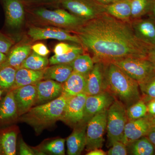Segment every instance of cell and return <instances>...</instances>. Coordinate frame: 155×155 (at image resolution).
<instances>
[{
    "mask_svg": "<svg viewBox=\"0 0 155 155\" xmlns=\"http://www.w3.org/2000/svg\"><path fill=\"white\" fill-rule=\"evenodd\" d=\"M49 64V59L46 57L39 55L33 51L25 59L20 68L39 71L44 70Z\"/></svg>",
    "mask_w": 155,
    "mask_h": 155,
    "instance_id": "29",
    "label": "cell"
},
{
    "mask_svg": "<svg viewBox=\"0 0 155 155\" xmlns=\"http://www.w3.org/2000/svg\"><path fill=\"white\" fill-rule=\"evenodd\" d=\"M71 31L57 27H31L28 29V36L34 41L41 40H58L61 41H68L81 45V42L76 35H72Z\"/></svg>",
    "mask_w": 155,
    "mask_h": 155,
    "instance_id": "10",
    "label": "cell"
},
{
    "mask_svg": "<svg viewBox=\"0 0 155 155\" xmlns=\"http://www.w3.org/2000/svg\"><path fill=\"white\" fill-rule=\"evenodd\" d=\"M77 46V45L69 44L67 43H59L55 46L54 51L55 54L61 55L70 51Z\"/></svg>",
    "mask_w": 155,
    "mask_h": 155,
    "instance_id": "37",
    "label": "cell"
},
{
    "mask_svg": "<svg viewBox=\"0 0 155 155\" xmlns=\"http://www.w3.org/2000/svg\"><path fill=\"white\" fill-rule=\"evenodd\" d=\"M148 16L152 17L155 19V0H153L152 5L150 11Z\"/></svg>",
    "mask_w": 155,
    "mask_h": 155,
    "instance_id": "46",
    "label": "cell"
},
{
    "mask_svg": "<svg viewBox=\"0 0 155 155\" xmlns=\"http://www.w3.org/2000/svg\"><path fill=\"white\" fill-rule=\"evenodd\" d=\"M93 59L87 54H82L70 64L73 71L86 78L94 65Z\"/></svg>",
    "mask_w": 155,
    "mask_h": 155,
    "instance_id": "26",
    "label": "cell"
},
{
    "mask_svg": "<svg viewBox=\"0 0 155 155\" xmlns=\"http://www.w3.org/2000/svg\"><path fill=\"white\" fill-rule=\"evenodd\" d=\"M6 26L12 30L19 29L25 18V10L21 0H2Z\"/></svg>",
    "mask_w": 155,
    "mask_h": 155,
    "instance_id": "13",
    "label": "cell"
},
{
    "mask_svg": "<svg viewBox=\"0 0 155 155\" xmlns=\"http://www.w3.org/2000/svg\"><path fill=\"white\" fill-rule=\"evenodd\" d=\"M84 54L83 48L77 46L70 51L61 55L55 54L49 59L51 65L57 64H70L78 56Z\"/></svg>",
    "mask_w": 155,
    "mask_h": 155,
    "instance_id": "31",
    "label": "cell"
},
{
    "mask_svg": "<svg viewBox=\"0 0 155 155\" xmlns=\"http://www.w3.org/2000/svg\"><path fill=\"white\" fill-rule=\"evenodd\" d=\"M107 155H126L127 154V147L122 141L115 142L111 145Z\"/></svg>",
    "mask_w": 155,
    "mask_h": 155,
    "instance_id": "36",
    "label": "cell"
},
{
    "mask_svg": "<svg viewBox=\"0 0 155 155\" xmlns=\"http://www.w3.org/2000/svg\"><path fill=\"white\" fill-rule=\"evenodd\" d=\"M17 136L15 127L0 130V149L2 155H16Z\"/></svg>",
    "mask_w": 155,
    "mask_h": 155,
    "instance_id": "24",
    "label": "cell"
},
{
    "mask_svg": "<svg viewBox=\"0 0 155 155\" xmlns=\"http://www.w3.org/2000/svg\"><path fill=\"white\" fill-rule=\"evenodd\" d=\"M68 99L61 94L53 101L32 107L22 115V119L35 129L41 130L61 120Z\"/></svg>",
    "mask_w": 155,
    "mask_h": 155,
    "instance_id": "3",
    "label": "cell"
},
{
    "mask_svg": "<svg viewBox=\"0 0 155 155\" xmlns=\"http://www.w3.org/2000/svg\"><path fill=\"white\" fill-rule=\"evenodd\" d=\"M86 79L84 93L87 96L95 95L103 92L104 87L106 86L105 63L95 62Z\"/></svg>",
    "mask_w": 155,
    "mask_h": 155,
    "instance_id": "15",
    "label": "cell"
},
{
    "mask_svg": "<svg viewBox=\"0 0 155 155\" xmlns=\"http://www.w3.org/2000/svg\"><path fill=\"white\" fill-rule=\"evenodd\" d=\"M6 57L7 55L5 54L0 52V65L5 61Z\"/></svg>",
    "mask_w": 155,
    "mask_h": 155,
    "instance_id": "47",
    "label": "cell"
},
{
    "mask_svg": "<svg viewBox=\"0 0 155 155\" xmlns=\"http://www.w3.org/2000/svg\"><path fill=\"white\" fill-rule=\"evenodd\" d=\"M107 110L95 115L88 121L86 130L87 150L102 147L104 134L107 128Z\"/></svg>",
    "mask_w": 155,
    "mask_h": 155,
    "instance_id": "8",
    "label": "cell"
},
{
    "mask_svg": "<svg viewBox=\"0 0 155 155\" xmlns=\"http://www.w3.org/2000/svg\"><path fill=\"white\" fill-rule=\"evenodd\" d=\"M17 70L11 67H0V89L4 92L13 89Z\"/></svg>",
    "mask_w": 155,
    "mask_h": 155,
    "instance_id": "30",
    "label": "cell"
},
{
    "mask_svg": "<svg viewBox=\"0 0 155 155\" xmlns=\"http://www.w3.org/2000/svg\"><path fill=\"white\" fill-rule=\"evenodd\" d=\"M14 92L18 110V115L21 116L27 113L36 103V85H28L12 90Z\"/></svg>",
    "mask_w": 155,
    "mask_h": 155,
    "instance_id": "16",
    "label": "cell"
},
{
    "mask_svg": "<svg viewBox=\"0 0 155 155\" xmlns=\"http://www.w3.org/2000/svg\"><path fill=\"white\" fill-rule=\"evenodd\" d=\"M87 155H106L107 153L100 148L91 150L86 154Z\"/></svg>",
    "mask_w": 155,
    "mask_h": 155,
    "instance_id": "44",
    "label": "cell"
},
{
    "mask_svg": "<svg viewBox=\"0 0 155 155\" xmlns=\"http://www.w3.org/2000/svg\"><path fill=\"white\" fill-rule=\"evenodd\" d=\"M110 63L119 67L138 83L146 80L155 73L153 65L149 60L145 58H126Z\"/></svg>",
    "mask_w": 155,
    "mask_h": 155,
    "instance_id": "6",
    "label": "cell"
},
{
    "mask_svg": "<svg viewBox=\"0 0 155 155\" xmlns=\"http://www.w3.org/2000/svg\"><path fill=\"white\" fill-rule=\"evenodd\" d=\"M138 84L145 103L155 99V73Z\"/></svg>",
    "mask_w": 155,
    "mask_h": 155,
    "instance_id": "32",
    "label": "cell"
},
{
    "mask_svg": "<svg viewBox=\"0 0 155 155\" xmlns=\"http://www.w3.org/2000/svg\"><path fill=\"white\" fill-rule=\"evenodd\" d=\"M129 147L130 153L134 155H152L155 153L153 145L144 136L130 143Z\"/></svg>",
    "mask_w": 155,
    "mask_h": 155,
    "instance_id": "27",
    "label": "cell"
},
{
    "mask_svg": "<svg viewBox=\"0 0 155 155\" xmlns=\"http://www.w3.org/2000/svg\"><path fill=\"white\" fill-rule=\"evenodd\" d=\"M154 147L155 149V126L153 127L146 136Z\"/></svg>",
    "mask_w": 155,
    "mask_h": 155,
    "instance_id": "42",
    "label": "cell"
},
{
    "mask_svg": "<svg viewBox=\"0 0 155 155\" xmlns=\"http://www.w3.org/2000/svg\"><path fill=\"white\" fill-rule=\"evenodd\" d=\"M154 126L155 116L152 115L129 120L125 125L122 142L127 147L135 140L146 136Z\"/></svg>",
    "mask_w": 155,
    "mask_h": 155,
    "instance_id": "9",
    "label": "cell"
},
{
    "mask_svg": "<svg viewBox=\"0 0 155 155\" xmlns=\"http://www.w3.org/2000/svg\"><path fill=\"white\" fill-rule=\"evenodd\" d=\"M33 13L38 18L46 23L71 31L86 22L64 9L50 10L39 8L35 9Z\"/></svg>",
    "mask_w": 155,
    "mask_h": 155,
    "instance_id": "4",
    "label": "cell"
},
{
    "mask_svg": "<svg viewBox=\"0 0 155 155\" xmlns=\"http://www.w3.org/2000/svg\"><path fill=\"white\" fill-rule=\"evenodd\" d=\"M127 118L129 120H134L146 116L147 108L145 103L140 100L126 109Z\"/></svg>",
    "mask_w": 155,
    "mask_h": 155,
    "instance_id": "33",
    "label": "cell"
},
{
    "mask_svg": "<svg viewBox=\"0 0 155 155\" xmlns=\"http://www.w3.org/2000/svg\"><path fill=\"white\" fill-rule=\"evenodd\" d=\"M2 155V152H1V149H0V155Z\"/></svg>",
    "mask_w": 155,
    "mask_h": 155,
    "instance_id": "49",
    "label": "cell"
},
{
    "mask_svg": "<svg viewBox=\"0 0 155 155\" xmlns=\"http://www.w3.org/2000/svg\"><path fill=\"white\" fill-rule=\"evenodd\" d=\"M115 100L114 96L108 92L103 91L95 95L87 96L83 120L88 121L95 115L107 110Z\"/></svg>",
    "mask_w": 155,
    "mask_h": 155,
    "instance_id": "12",
    "label": "cell"
},
{
    "mask_svg": "<svg viewBox=\"0 0 155 155\" xmlns=\"http://www.w3.org/2000/svg\"><path fill=\"white\" fill-rule=\"evenodd\" d=\"M31 50L38 54L43 57H46L50 53L47 47L42 43H36L31 46Z\"/></svg>",
    "mask_w": 155,
    "mask_h": 155,
    "instance_id": "38",
    "label": "cell"
},
{
    "mask_svg": "<svg viewBox=\"0 0 155 155\" xmlns=\"http://www.w3.org/2000/svg\"><path fill=\"white\" fill-rule=\"evenodd\" d=\"M14 42L11 37L0 32V52L7 54L14 46Z\"/></svg>",
    "mask_w": 155,
    "mask_h": 155,
    "instance_id": "35",
    "label": "cell"
},
{
    "mask_svg": "<svg viewBox=\"0 0 155 155\" xmlns=\"http://www.w3.org/2000/svg\"><path fill=\"white\" fill-rule=\"evenodd\" d=\"M19 154L21 155H35V153L33 150L26 144V143L21 139L19 143Z\"/></svg>",
    "mask_w": 155,
    "mask_h": 155,
    "instance_id": "39",
    "label": "cell"
},
{
    "mask_svg": "<svg viewBox=\"0 0 155 155\" xmlns=\"http://www.w3.org/2000/svg\"><path fill=\"white\" fill-rule=\"evenodd\" d=\"M81 46L93 56L94 63H108L124 58L147 59L151 47L137 38L130 22L104 13L73 31Z\"/></svg>",
    "mask_w": 155,
    "mask_h": 155,
    "instance_id": "1",
    "label": "cell"
},
{
    "mask_svg": "<svg viewBox=\"0 0 155 155\" xmlns=\"http://www.w3.org/2000/svg\"><path fill=\"white\" fill-rule=\"evenodd\" d=\"M3 93H4V92H3L0 89V101H1L2 98V97Z\"/></svg>",
    "mask_w": 155,
    "mask_h": 155,
    "instance_id": "48",
    "label": "cell"
},
{
    "mask_svg": "<svg viewBox=\"0 0 155 155\" xmlns=\"http://www.w3.org/2000/svg\"><path fill=\"white\" fill-rule=\"evenodd\" d=\"M37 89V104L48 102L62 94V84L55 81L46 79L35 84Z\"/></svg>",
    "mask_w": 155,
    "mask_h": 155,
    "instance_id": "17",
    "label": "cell"
},
{
    "mask_svg": "<svg viewBox=\"0 0 155 155\" xmlns=\"http://www.w3.org/2000/svg\"><path fill=\"white\" fill-rule=\"evenodd\" d=\"M31 46L28 44H20L14 46L6 54V59L0 67H11L18 69L31 53Z\"/></svg>",
    "mask_w": 155,
    "mask_h": 155,
    "instance_id": "19",
    "label": "cell"
},
{
    "mask_svg": "<svg viewBox=\"0 0 155 155\" xmlns=\"http://www.w3.org/2000/svg\"><path fill=\"white\" fill-rule=\"evenodd\" d=\"M135 36L150 47L155 46V19L149 17L130 22Z\"/></svg>",
    "mask_w": 155,
    "mask_h": 155,
    "instance_id": "14",
    "label": "cell"
},
{
    "mask_svg": "<svg viewBox=\"0 0 155 155\" xmlns=\"http://www.w3.org/2000/svg\"><path fill=\"white\" fill-rule=\"evenodd\" d=\"M105 63L106 85L114 95L127 108L141 100L138 82L115 64Z\"/></svg>",
    "mask_w": 155,
    "mask_h": 155,
    "instance_id": "2",
    "label": "cell"
},
{
    "mask_svg": "<svg viewBox=\"0 0 155 155\" xmlns=\"http://www.w3.org/2000/svg\"><path fill=\"white\" fill-rule=\"evenodd\" d=\"M107 129L110 145L115 142H122L127 116L125 106L115 100L107 110Z\"/></svg>",
    "mask_w": 155,
    "mask_h": 155,
    "instance_id": "5",
    "label": "cell"
},
{
    "mask_svg": "<svg viewBox=\"0 0 155 155\" xmlns=\"http://www.w3.org/2000/svg\"><path fill=\"white\" fill-rule=\"evenodd\" d=\"M147 59L152 63L155 68V46L150 48L148 54Z\"/></svg>",
    "mask_w": 155,
    "mask_h": 155,
    "instance_id": "41",
    "label": "cell"
},
{
    "mask_svg": "<svg viewBox=\"0 0 155 155\" xmlns=\"http://www.w3.org/2000/svg\"><path fill=\"white\" fill-rule=\"evenodd\" d=\"M22 2H25L30 3H50L55 2H58V3L59 2V0H21Z\"/></svg>",
    "mask_w": 155,
    "mask_h": 155,
    "instance_id": "43",
    "label": "cell"
},
{
    "mask_svg": "<svg viewBox=\"0 0 155 155\" xmlns=\"http://www.w3.org/2000/svg\"><path fill=\"white\" fill-rule=\"evenodd\" d=\"M104 9L105 13L116 19L125 22H131L130 0H120L104 5Z\"/></svg>",
    "mask_w": 155,
    "mask_h": 155,
    "instance_id": "21",
    "label": "cell"
},
{
    "mask_svg": "<svg viewBox=\"0 0 155 155\" xmlns=\"http://www.w3.org/2000/svg\"><path fill=\"white\" fill-rule=\"evenodd\" d=\"M153 2V0H130L131 21L148 15Z\"/></svg>",
    "mask_w": 155,
    "mask_h": 155,
    "instance_id": "28",
    "label": "cell"
},
{
    "mask_svg": "<svg viewBox=\"0 0 155 155\" xmlns=\"http://www.w3.org/2000/svg\"><path fill=\"white\" fill-rule=\"evenodd\" d=\"M65 139L58 138L44 145L42 151L44 152L56 155H65Z\"/></svg>",
    "mask_w": 155,
    "mask_h": 155,
    "instance_id": "34",
    "label": "cell"
},
{
    "mask_svg": "<svg viewBox=\"0 0 155 155\" xmlns=\"http://www.w3.org/2000/svg\"><path fill=\"white\" fill-rule=\"evenodd\" d=\"M85 127L74 130L67 140V154L69 155H79L86 146Z\"/></svg>",
    "mask_w": 155,
    "mask_h": 155,
    "instance_id": "23",
    "label": "cell"
},
{
    "mask_svg": "<svg viewBox=\"0 0 155 155\" xmlns=\"http://www.w3.org/2000/svg\"><path fill=\"white\" fill-rule=\"evenodd\" d=\"M18 116L14 92L11 90L0 101V126L14 122Z\"/></svg>",
    "mask_w": 155,
    "mask_h": 155,
    "instance_id": "18",
    "label": "cell"
},
{
    "mask_svg": "<svg viewBox=\"0 0 155 155\" xmlns=\"http://www.w3.org/2000/svg\"></svg>",
    "mask_w": 155,
    "mask_h": 155,
    "instance_id": "50",
    "label": "cell"
},
{
    "mask_svg": "<svg viewBox=\"0 0 155 155\" xmlns=\"http://www.w3.org/2000/svg\"><path fill=\"white\" fill-rule=\"evenodd\" d=\"M147 106L148 113L150 115L155 116V99L149 101Z\"/></svg>",
    "mask_w": 155,
    "mask_h": 155,
    "instance_id": "40",
    "label": "cell"
},
{
    "mask_svg": "<svg viewBox=\"0 0 155 155\" xmlns=\"http://www.w3.org/2000/svg\"><path fill=\"white\" fill-rule=\"evenodd\" d=\"M86 83V77L73 71L68 79L62 84V94L69 98L84 93Z\"/></svg>",
    "mask_w": 155,
    "mask_h": 155,
    "instance_id": "20",
    "label": "cell"
},
{
    "mask_svg": "<svg viewBox=\"0 0 155 155\" xmlns=\"http://www.w3.org/2000/svg\"><path fill=\"white\" fill-rule=\"evenodd\" d=\"M87 97L85 93H82L69 98L61 120L70 125L82 122Z\"/></svg>",
    "mask_w": 155,
    "mask_h": 155,
    "instance_id": "11",
    "label": "cell"
},
{
    "mask_svg": "<svg viewBox=\"0 0 155 155\" xmlns=\"http://www.w3.org/2000/svg\"><path fill=\"white\" fill-rule=\"evenodd\" d=\"M72 72L73 69L70 64H54L45 69L43 79H51L63 84Z\"/></svg>",
    "mask_w": 155,
    "mask_h": 155,
    "instance_id": "25",
    "label": "cell"
},
{
    "mask_svg": "<svg viewBox=\"0 0 155 155\" xmlns=\"http://www.w3.org/2000/svg\"><path fill=\"white\" fill-rule=\"evenodd\" d=\"M59 3L69 13L85 22L105 13L104 5L94 0H59Z\"/></svg>",
    "mask_w": 155,
    "mask_h": 155,
    "instance_id": "7",
    "label": "cell"
},
{
    "mask_svg": "<svg viewBox=\"0 0 155 155\" xmlns=\"http://www.w3.org/2000/svg\"><path fill=\"white\" fill-rule=\"evenodd\" d=\"M44 70L35 71L23 68L17 69L15 83L12 90L20 87L36 84L43 79Z\"/></svg>",
    "mask_w": 155,
    "mask_h": 155,
    "instance_id": "22",
    "label": "cell"
},
{
    "mask_svg": "<svg viewBox=\"0 0 155 155\" xmlns=\"http://www.w3.org/2000/svg\"><path fill=\"white\" fill-rule=\"evenodd\" d=\"M97 2L103 5H110L120 1V0H94Z\"/></svg>",
    "mask_w": 155,
    "mask_h": 155,
    "instance_id": "45",
    "label": "cell"
}]
</instances>
